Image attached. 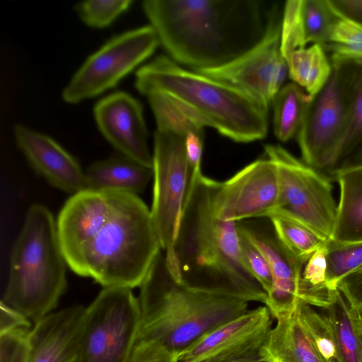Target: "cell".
<instances>
[{
	"mask_svg": "<svg viewBox=\"0 0 362 362\" xmlns=\"http://www.w3.org/2000/svg\"><path fill=\"white\" fill-rule=\"evenodd\" d=\"M276 6L263 1L146 0L143 11L171 59L192 70L228 63L264 35Z\"/></svg>",
	"mask_w": 362,
	"mask_h": 362,
	"instance_id": "1",
	"label": "cell"
},
{
	"mask_svg": "<svg viewBox=\"0 0 362 362\" xmlns=\"http://www.w3.org/2000/svg\"><path fill=\"white\" fill-rule=\"evenodd\" d=\"M218 185L202 173L192 176L173 251L164 255L167 267L189 286L265 303L267 293L243 262L238 222L214 214Z\"/></svg>",
	"mask_w": 362,
	"mask_h": 362,
	"instance_id": "2",
	"label": "cell"
},
{
	"mask_svg": "<svg viewBox=\"0 0 362 362\" xmlns=\"http://www.w3.org/2000/svg\"><path fill=\"white\" fill-rule=\"evenodd\" d=\"M138 341L156 340L178 356L200 337L248 310L247 300L176 280L160 252L140 286Z\"/></svg>",
	"mask_w": 362,
	"mask_h": 362,
	"instance_id": "3",
	"label": "cell"
},
{
	"mask_svg": "<svg viewBox=\"0 0 362 362\" xmlns=\"http://www.w3.org/2000/svg\"><path fill=\"white\" fill-rule=\"evenodd\" d=\"M135 87L146 96L164 93L192 109L205 123L237 142L264 139L268 130V108L228 83L180 66L158 56L140 67Z\"/></svg>",
	"mask_w": 362,
	"mask_h": 362,
	"instance_id": "4",
	"label": "cell"
},
{
	"mask_svg": "<svg viewBox=\"0 0 362 362\" xmlns=\"http://www.w3.org/2000/svg\"><path fill=\"white\" fill-rule=\"evenodd\" d=\"M108 192L109 214L86 248L78 275L132 289L141 285L162 249L151 210L139 196Z\"/></svg>",
	"mask_w": 362,
	"mask_h": 362,
	"instance_id": "5",
	"label": "cell"
},
{
	"mask_svg": "<svg viewBox=\"0 0 362 362\" xmlns=\"http://www.w3.org/2000/svg\"><path fill=\"white\" fill-rule=\"evenodd\" d=\"M67 266L53 214L41 204L31 205L11 250L1 301L37 323L66 291Z\"/></svg>",
	"mask_w": 362,
	"mask_h": 362,
	"instance_id": "6",
	"label": "cell"
},
{
	"mask_svg": "<svg viewBox=\"0 0 362 362\" xmlns=\"http://www.w3.org/2000/svg\"><path fill=\"white\" fill-rule=\"evenodd\" d=\"M139 326V300L132 289L103 287L86 308L79 362H129Z\"/></svg>",
	"mask_w": 362,
	"mask_h": 362,
	"instance_id": "7",
	"label": "cell"
},
{
	"mask_svg": "<svg viewBox=\"0 0 362 362\" xmlns=\"http://www.w3.org/2000/svg\"><path fill=\"white\" fill-rule=\"evenodd\" d=\"M159 45L157 35L147 25L117 35L91 54L64 88L62 98L77 104L115 88L147 59Z\"/></svg>",
	"mask_w": 362,
	"mask_h": 362,
	"instance_id": "8",
	"label": "cell"
},
{
	"mask_svg": "<svg viewBox=\"0 0 362 362\" xmlns=\"http://www.w3.org/2000/svg\"><path fill=\"white\" fill-rule=\"evenodd\" d=\"M264 151L277 168L279 199L276 209L329 239L337 210L330 181L279 145H265Z\"/></svg>",
	"mask_w": 362,
	"mask_h": 362,
	"instance_id": "9",
	"label": "cell"
},
{
	"mask_svg": "<svg viewBox=\"0 0 362 362\" xmlns=\"http://www.w3.org/2000/svg\"><path fill=\"white\" fill-rule=\"evenodd\" d=\"M153 195L151 209L161 249L171 254L185 205L192 170L185 136L156 129L153 154Z\"/></svg>",
	"mask_w": 362,
	"mask_h": 362,
	"instance_id": "10",
	"label": "cell"
},
{
	"mask_svg": "<svg viewBox=\"0 0 362 362\" xmlns=\"http://www.w3.org/2000/svg\"><path fill=\"white\" fill-rule=\"evenodd\" d=\"M281 19L276 7L254 46L222 66L195 71L235 87L269 107L288 74L280 49Z\"/></svg>",
	"mask_w": 362,
	"mask_h": 362,
	"instance_id": "11",
	"label": "cell"
},
{
	"mask_svg": "<svg viewBox=\"0 0 362 362\" xmlns=\"http://www.w3.org/2000/svg\"><path fill=\"white\" fill-rule=\"evenodd\" d=\"M349 105L332 69L322 88L312 98L296 134L304 163L322 171L343 139L349 124Z\"/></svg>",
	"mask_w": 362,
	"mask_h": 362,
	"instance_id": "12",
	"label": "cell"
},
{
	"mask_svg": "<svg viewBox=\"0 0 362 362\" xmlns=\"http://www.w3.org/2000/svg\"><path fill=\"white\" fill-rule=\"evenodd\" d=\"M279 199L277 168L266 156L246 165L228 180L218 182L213 212L225 221L267 218L278 208Z\"/></svg>",
	"mask_w": 362,
	"mask_h": 362,
	"instance_id": "13",
	"label": "cell"
},
{
	"mask_svg": "<svg viewBox=\"0 0 362 362\" xmlns=\"http://www.w3.org/2000/svg\"><path fill=\"white\" fill-rule=\"evenodd\" d=\"M97 126L105 139L118 151L142 165L153 168V155L139 101L124 91L112 93L94 106Z\"/></svg>",
	"mask_w": 362,
	"mask_h": 362,
	"instance_id": "14",
	"label": "cell"
},
{
	"mask_svg": "<svg viewBox=\"0 0 362 362\" xmlns=\"http://www.w3.org/2000/svg\"><path fill=\"white\" fill-rule=\"evenodd\" d=\"M111 206L109 192L84 189L73 194L56 220L68 267L78 274L83 254L105 222Z\"/></svg>",
	"mask_w": 362,
	"mask_h": 362,
	"instance_id": "15",
	"label": "cell"
},
{
	"mask_svg": "<svg viewBox=\"0 0 362 362\" xmlns=\"http://www.w3.org/2000/svg\"><path fill=\"white\" fill-rule=\"evenodd\" d=\"M240 231L262 252L272 276L265 301L272 317L291 313L300 301L299 289L305 264L293 257L272 233L259 227L238 222Z\"/></svg>",
	"mask_w": 362,
	"mask_h": 362,
	"instance_id": "16",
	"label": "cell"
},
{
	"mask_svg": "<svg viewBox=\"0 0 362 362\" xmlns=\"http://www.w3.org/2000/svg\"><path fill=\"white\" fill-rule=\"evenodd\" d=\"M13 134L32 168L52 186L71 194L86 189L85 171L52 138L18 124Z\"/></svg>",
	"mask_w": 362,
	"mask_h": 362,
	"instance_id": "17",
	"label": "cell"
},
{
	"mask_svg": "<svg viewBox=\"0 0 362 362\" xmlns=\"http://www.w3.org/2000/svg\"><path fill=\"white\" fill-rule=\"evenodd\" d=\"M349 105L346 134L328 165L320 173L329 181L362 168V59L331 60Z\"/></svg>",
	"mask_w": 362,
	"mask_h": 362,
	"instance_id": "18",
	"label": "cell"
},
{
	"mask_svg": "<svg viewBox=\"0 0 362 362\" xmlns=\"http://www.w3.org/2000/svg\"><path fill=\"white\" fill-rule=\"evenodd\" d=\"M86 308L74 305L49 313L30 330L28 362H79Z\"/></svg>",
	"mask_w": 362,
	"mask_h": 362,
	"instance_id": "19",
	"label": "cell"
},
{
	"mask_svg": "<svg viewBox=\"0 0 362 362\" xmlns=\"http://www.w3.org/2000/svg\"><path fill=\"white\" fill-rule=\"evenodd\" d=\"M272 326V315L260 306L211 330L178 356L179 362H201Z\"/></svg>",
	"mask_w": 362,
	"mask_h": 362,
	"instance_id": "20",
	"label": "cell"
},
{
	"mask_svg": "<svg viewBox=\"0 0 362 362\" xmlns=\"http://www.w3.org/2000/svg\"><path fill=\"white\" fill-rule=\"evenodd\" d=\"M153 176V168L118 153L87 168L86 189L138 195L145 190Z\"/></svg>",
	"mask_w": 362,
	"mask_h": 362,
	"instance_id": "21",
	"label": "cell"
},
{
	"mask_svg": "<svg viewBox=\"0 0 362 362\" xmlns=\"http://www.w3.org/2000/svg\"><path fill=\"white\" fill-rule=\"evenodd\" d=\"M267 336L266 346L275 362H328L301 325L296 309L277 316Z\"/></svg>",
	"mask_w": 362,
	"mask_h": 362,
	"instance_id": "22",
	"label": "cell"
},
{
	"mask_svg": "<svg viewBox=\"0 0 362 362\" xmlns=\"http://www.w3.org/2000/svg\"><path fill=\"white\" fill-rule=\"evenodd\" d=\"M340 199L330 239L339 243L362 241V168L339 174Z\"/></svg>",
	"mask_w": 362,
	"mask_h": 362,
	"instance_id": "23",
	"label": "cell"
},
{
	"mask_svg": "<svg viewBox=\"0 0 362 362\" xmlns=\"http://www.w3.org/2000/svg\"><path fill=\"white\" fill-rule=\"evenodd\" d=\"M325 313L330 324L338 362H362V336L353 318L351 307L338 290Z\"/></svg>",
	"mask_w": 362,
	"mask_h": 362,
	"instance_id": "24",
	"label": "cell"
},
{
	"mask_svg": "<svg viewBox=\"0 0 362 362\" xmlns=\"http://www.w3.org/2000/svg\"><path fill=\"white\" fill-rule=\"evenodd\" d=\"M286 62L290 78L311 97L322 88L332 71L323 46L317 43L294 51Z\"/></svg>",
	"mask_w": 362,
	"mask_h": 362,
	"instance_id": "25",
	"label": "cell"
},
{
	"mask_svg": "<svg viewBox=\"0 0 362 362\" xmlns=\"http://www.w3.org/2000/svg\"><path fill=\"white\" fill-rule=\"evenodd\" d=\"M312 98L294 82L281 88L272 100L274 132L279 140L286 142L297 134Z\"/></svg>",
	"mask_w": 362,
	"mask_h": 362,
	"instance_id": "26",
	"label": "cell"
},
{
	"mask_svg": "<svg viewBox=\"0 0 362 362\" xmlns=\"http://www.w3.org/2000/svg\"><path fill=\"white\" fill-rule=\"evenodd\" d=\"M267 218L282 245L303 264L328 240L280 210L273 211Z\"/></svg>",
	"mask_w": 362,
	"mask_h": 362,
	"instance_id": "27",
	"label": "cell"
},
{
	"mask_svg": "<svg viewBox=\"0 0 362 362\" xmlns=\"http://www.w3.org/2000/svg\"><path fill=\"white\" fill-rule=\"evenodd\" d=\"M153 112L157 129L184 136L188 133L204 134V121L189 107L180 101L159 92L146 95Z\"/></svg>",
	"mask_w": 362,
	"mask_h": 362,
	"instance_id": "28",
	"label": "cell"
},
{
	"mask_svg": "<svg viewBox=\"0 0 362 362\" xmlns=\"http://www.w3.org/2000/svg\"><path fill=\"white\" fill-rule=\"evenodd\" d=\"M304 266L300 281V300L325 309L338 292V288H332L327 282L325 244L311 255Z\"/></svg>",
	"mask_w": 362,
	"mask_h": 362,
	"instance_id": "29",
	"label": "cell"
},
{
	"mask_svg": "<svg viewBox=\"0 0 362 362\" xmlns=\"http://www.w3.org/2000/svg\"><path fill=\"white\" fill-rule=\"evenodd\" d=\"M339 13L331 0H302L300 22L305 44L330 42Z\"/></svg>",
	"mask_w": 362,
	"mask_h": 362,
	"instance_id": "30",
	"label": "cell"
},
{
	"mask_svg": "<svg viewBox=\"0 0 362 362\" xmlns=\"http://www.w3.org/2000/svg\"><path fill=\"white\" fill-rule=\"evenodd\" d=\"M325 247L327 282L337 289L341 279L362 267V241L339 243L329 238Z\"/></svg>",
	"mask_w": 362,
	"mask_h": 362,
	"instance_id": "31",
	"label": "cell"
},
{
	"mask_svg": "<svg viewBox=\"0 0 362 362\" xmlns=\"http://www.w3.org/2000/svg\"><path fill=\"white\" fill-rule=\"evenodd\" d=\"M303 300L296 307L299 321L319 352L328 362H338L334 337L325 312Z\"/></svg>",
	"mask_w": 362,
	"mask_h": 362,
	"instance_id": "32",
	"label": "cell"
},
{
	"mask_svg": "<svg viewBox=\"0 0 362 362\" xmlns=\"http://www.w3.org/2000/svg\"><path fill=\"white\" fill-rule=\"evenodd\" d=\"M132 2V0H88L78 2L74 9L87 26L104 28L127 11Z\"/></svg>",
	"mask_w": 362,
	"mask_h": 362,
	"instance_id": "33",
	"label": "cell"
},
{
	"mask_svg": "<svg viewBox=\"0 0 362 362\" xmlns=\"http://www.w3.org/2000/svg\"><path fill=\"white\" fill-rule=\"evenodd\" d=\"M272 326L240 344L201 362H275L266 346Z\"/></svg>",
	"mask_w": 362,
	"mask_h": 362,
	"instance_id": "34",
	"label": "cell"
},
{
	"mask_svg": "<svg viewBox=\"0 0 362 362\" xmlns=\"http://www.w3.org/2000/svg\"><path fill=\"white\" fill-rule=\"evenodd\" d=\"M302 0H288L285 3L281 18L280 49L286 59L296 50L305 48L300 22Z\"/></svg>",
	"mask_w": 362,
	"mask_h": 362,
	"instance_id": "35",
	"label": "cell"
},
{
	"mask_svg": "<svg viewBox=\"0 0 362 362\" xmlns=\"http://www.w3.org/2000/svg\"><path fill=\"white\" fill-rule=\"evenodd\" d=\"M238 230L243 262L247 270L267 294L272 285V276L269 265L262 252L240 231L239 228Z\"/></svg>",
	"mask_w": 362,
	"mask_h": 362,
	"instance_id": "36",
	"label": "cell"
},
{
	"mask_svg": "<svg viewBox=\"0 0 362 362\" xmlns=\"http://www.w3.org/2000/svg\"><path fill=\"white\" fill-rule=\"evenodd\" d=\"M30 330L19 327L0 333V362H28Z\"/></svg>",
	"mask_w": 362,
	"mask_h": 362,
	"instance_id": "37",
	"label": "cell"
},
{
	"mask_svg": "<svg viewBox=\"0 0 362 362\" xmlns=\"http://www.w3.org/2000/svg\"><path fill=\"white\" fill-rule=\"evenodd\" d=\"M129 362H179L178 354L156 340L136 341Z\"/></svg>",
	"mask_w": 362,
	"mask_h": 362,
	"instance_id": "38",
	"label": "cell"
},
{
	"mask_svg": "<svg viewBox=\"0 0 362 362\" xmlns=\"http://www.w3.org/2000/svg\"><path fill=\"white\" fill-rule=\"evenodd\" d=\"M329 43L346 46L362 45V25L339 13L332 29Z\"/></svg>",
	"mask_w": 362,
	"mask_h": 362,
	"instance_id": "39",
	"label": "cell"
},
{
	"mask_svg": "<svg viewBox=\"0 0 362 362\" xmlns=\"http://www.w3.org/2000/svg\"><path fill=\"white\" fill-rule=\"evenodd\" d=\"M337 288L350 307L362 305V267L341 279Z\"/></svg>",
	"mask_w": 362,
	"mask_h": 362,
	"instance_id": "40",
	"label": "cell"
},
{
	"mask_svg": "<svg viewBox=\"0 0 362 362\" xmlns=\"http://www.w3.org/2000/svg\"><path fill=\"white\" fill-rule=\"evenodd\" d=\"M203 139L204 134L195 132L188 133L185 136V148L192 170V176L202 173Z\"/></svg>",
	"mask_w": 362,
	"mask_h": 362,
	"instance_id": "41",
	"label": "cell"
},
{
	"mask_svg": "<svg viewBox=\"0 0 362 362\" xmlns=\"http://www.w3.org/2000/svg\"><path fill=\"white\" fill-rule=\"evenodd\" d=\"M0 333L19 327L30 328V321L21 313L8 307L1 301Z\"/></svg>",
	"mask_w": 362,
	"mask_h": 362,
	"instance_id": "42",
	"label": "cell"
},
{
	"mask_svg": "<svg viewBox=\"0 0 362 362\" xmlns=\"http://www.w3.org/2000/svg\"><path fill=\"white\" fill-rule=\"evenodd\" d=\"M323 47L331 53V60L362 59V45L346 46L328 43Z\"/></svg>",
	"mask_w": 362,
	"mask_h": 362,
	"instance_id": "43",
	"label": "cell"
},
{
	"mask_svg": "<svg viewBox=\"0 0 362 362\" xmlns=\"http://www.w3.org/2000/svg\"><path fill=\"white\" fill-rule=\"evenodd\" d=\"M332 2L342 16L362 25V0H333Z\"/></svg>",
	"mask_w": 362,
	"mask_h": 362,
	"instance_id": "44",
	"label": "cell"
},
{
	"mask_svg": "<svg viewBox=\"0 0 362 362\" xmlns=\"http://www.w3.org/2000/svg\"><path fill=\"white\" fill-rule=\"evenodd\" d=\"M351 310L355 324L362 336V305L356 308L351 307Z\"/></svg>",
	"mask_w": 362,
	"mask_h": 362,
	"instance_id": "45",
	"label": "cell"
}]
</instances>
